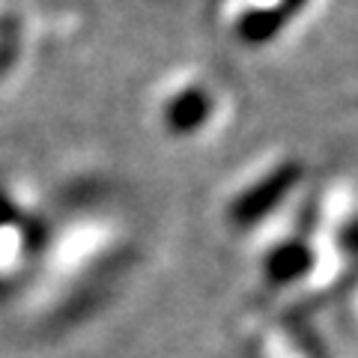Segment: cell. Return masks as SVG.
<instances>
[{
  "label": "cell",
  "mask_w": 358,
  "mask_h": 358,
  "mask_svg": "<svg viewBox=\"0 0 358 358\" xmlns=\"http://www.w3.org/2000/svg\"><path fill=\"white\" fill-rule=\"evenodd\" d=\"M289 176H293V173H278V176H272L268 188H263V185H260V188H254V194L245 197V203L236 206V212H242V218H245V221H248V218H257L268 203H275V200L284 194V188L289 185Z\"/></svg>",
  "instance_id": "1"
}]
</instances>
